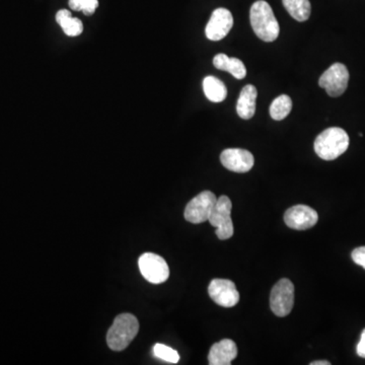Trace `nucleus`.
<instances>
[{
  "label": "nucleus",
  "instance_id": "16",
  "mask_svg": "<svg viewBox=\"0 0 365 365\" xmlns=\"http://www.w3.org/2000/svg\"><path fill=\"white\" fill-rule=\"evenodd\" d=\"M203 91L206 98L213 103L224 102L227 96L226 84L214 77H207L204 79Z\"/></svg>",
  "mask_w": 365,
  "mask_h": 365
},
{
  "label": "nucleus",
  "instance_id": "8",
  "mask_svg": "<svg viewBox=\"0 0 365 365\" xmlns=\"http://www.w3.org/2000/svg\"><path fill=\"white\" fill-rule=\"evenodd\" d=\"M348 82V70L342 63L333 64L319 79L320 87L325 89L328 95L333 98L343 95L347 89Z\"/></svg>",
  "mask_w": 365,
  "mask_h": 365
},
{
  "label": "nucleus",
  "instance_id": "11",
  "mask_svg": "<svg viewBox=\"0 0 365 365\" xmlns=\"http://www.w3.org/2000/svg\"><path fill=\"white\" fill-rule=\"evenodd\" d=\"M233 26V18L231 11L226 8H217L211 15L205 35L210 41H220L226 38Z\"/></svg>",
  "mask_w": 365,
  "mask_h": 365
},
{
  "label": "nucleus",
  "instance_id": "4",
  "mask_svg": "<svg viewBox=\"0 0 365 365\" xmlns=\"http://www.w3.org/2000/svg\"><path fill=\"white\" fill-rule=\"evenodd\" d=\"M231 209L233 203L227 196H220L217 198L213 210L211 211L208 222L211 226L217 229V238L219 240H229L235 233L233 219H231Z\"/></svg>",
  "mask_w": 365,
  "mask_h": 365
},
{
  "label": "nucleus",
  "instance_id": "2",
  "mask_svg": "<svg viewBox=\"0 0 365 365\" xmlns=\"http://www.w3.org/2000/svg\"><path fill=\"white\" fill-rule=\"evenodd\" d=\"M349 142L345 130L339 127L328 128L314 140V151L322 160H334L347 151Z\"/></svg>",
  "mask_w": 365,
  "mask_h": 365
},
{
  "label": "nucleus",
  "instance_id": "14",
  "mask_svg": "<svg viewBox=\"0 0 365 365\" xmlns=\"http://www.w3.org/2000/svg\"><path fill=\"white\" fill-rule=\"evenodd\" d=\"M258 91L256 87L252 84H248L241 91L238 104H236V112L238 116L243 120H249L256 113V101Z\"/></svg>",
  "mask_w": 365,
  "mask_h": 365
},
{
  "label": "nucleus",
  "instance_id": "23",
  "mask_svg": "<svg viewBox=\"0 0 365 365\" xmlns=\"http://www.w3.org/2000/svg\"><path fill=\"white\" fill-rule=\"evenodd\" d=\"M357 351L358 357L365 358V329L362 331L359 343L357 344Z\"/></svg>",
  "mask_w": 365,
  "mask_h": 365
},
{
  "label": "nucleus",
  "instance_id": "19",
  "mask_svg": "<svg viewBox=\"0 0 365 365\" xmlns=\"http://www.w3.org/2000/svg\"><path fill=\"white\" fill-rule=\"evenodd\" d=\"M153 355L158 359H162L165 362H169V364H178L179 360H180V355H179L178 351L165 345V344H155L153 346Z\"/></svg>",
  "mask_w": 365,
  "mask_h": 365
},
{
  "label": "nucleus",
  "instance_id": "15",
  "mask_svg": "<svg viewBox=\"0 0 365 365\" xmlns=\"http://www.w3.org/2000/svg\"><path fill=\"white\" fill-rule=\"evenodd\" d=\"M213 65L219 70L227 71L236 79H245L247 75L245 64L240 59L229 58L226 54H217L213 59Z\"/></svg>",
  "mask_w": 365,
  "mask_h": 365
},
{
  "label": "nucleus",
  "instance_id": "5",
  "mask_svg": "<svg viewBox=\"0 0 365 365\" xmlns=\"http://www.w3.org/2000/svg\"><path fill=\"white\" fill-rule=\"evenodd\" d=\"M293 305H295V286L289 279H280L271 290V311L275 316L284 318L291 313Z\"/></svg>",
  "mask_w": 365,
  "mask_h": 365
},
{
  "label": "nucleus",
  "instance_id": "6",
  "mask_svg": "<svg viewBox=\"0 0 365 365\" xmlns=\"http://www.w3.org/2000/svg\"><path fill=\"white\" fill-rule=\"evenodd\" d=\"M140 273L153 284L164 283L169 276V268L162 257L153 252H144L139 260Z\"/></svg>",
  "mask_w": 365,
  "mask_h": 365
},
{
  "label": "nucleus",
  "instance_id": "1",
  "mask_svg": "<svg viewBox=\"0 0 365 365\" xmlns=\"http://www.w3.org/2000/svg\"><path fill=\"white\" fill-rule=\"evenodd\" d=\"M250 20L255 34L264 42H273L278 38L279 24L268 2H255L250 11Z\"/></svg>",
  "mask_w": 365,
  "mask_h": 365
},
{
  "label": "nucleus",
  "instance_id": "21",
  "mask_svg": "<svg viewBox=\"0 0 365 365\" xmlns=\"http://www.w3.org/2000/svg\"><path fill=\"white\" fill-rule=\"evenodd\" d=\"M98 6V0H70L71 9L82 11L86 15H93Z\"/></svg>",
  "mask_w": 365,
  "mask_h": 365
},
{
  "label": "nucleus",
  "instance_id": "10",
  "mask_svg": "<svg viewBox=\"0 0 365 365\" xmlns=\"http://www.w3.org/2000/svg\"><path fill=\"white\" fill-rule=\"evenodd\" d=\"M286 226L295 231H305L316 226L319 220L318 212L307 205H295L284 213Z\"/></svg>",
  "mask_w": 365,
  "mask_h": 365
},
{
  "label": "nucleus",
  "instance_id": "20",
  "mask_svg": "<svg viewBox=\"0 0 365 365\" xmlns=\"http://www.w3.org/2000/svg\"><path fill=\"white\" fill-rule=\"evenodd\" d=\"M62 31L68 37H77L84 32V25L82 20L77 18H73L72 15L64 18L60 23Z\"/></svg>",
  "mask_w": 365,
  "mask_h": 365
},
{
  "label": "nucleus",
  "instance_id": "18",
  "mask_svg": "<svg viewBox=\"0 0 365 365\" xmlns=\"http://www.w3.org/2000/svg\"><path fill=\"white\" fill-rule=\"evenodd\" d=\"M293 110V101L290 96L286 95L279 96L273 101L270 105V116L276 121L286 119Z\"/></svg>",
  "mask_w": 365,
  "mask_h": 365
},
{
  "label": "nucleus",
  "instance_id": "7",
  "mask_svg": "<svg viewBox=\"0 0 365 365\" xmlns=\"http://www.w3.org/2000/svg\"><path fill=\"white\" fill-rule=\"evenodd\" d=\"M217 197L211 191H203L187 204L184 217L191 224H199L207 222L213 210Z\"/></svg>",
  "mask_w": 365,
  "mask_h": 365
},
{
  "label": "nucleus",
  "instance_id": "17",
  "mask_svg": "<svg viewBox=\"0 0 365 365\" xmlns=\"http://www.w3.org/2000/svg\"><path fill=\"white\" fill-rule=\"evenodd\" d=\"M284 8L297 22H305L311 17V2L309 0H282Z\"/></svg>",
  "mask_w": 365,
  "mask_h": 365
},
{
  "label": "nucleus",
  "instance_id": "13",
  "mask_svg": "<svg viewBox=\"0 0 365 365\" xmlns=\"http://www.w3.org/2000/svg\"><path fill=\"white\" fill-rule=\"evenodd\" d=\"M238 357V347L233 340L224 339L211 347L208 354L210 365H229Z\"/></svg>",
  "mask_w": 365,
  "mask_h": 365
},
{
  "label": "nucleus",
  "instance_id": "22",
  "mask_svg": "<svg viewBox=\"0 0 365 365\" xmlns=\"http://www.w3.org/2000/svg\"><path fill=\"white\" fill-rule=\"evenodd\" d=\"M351 256H352V260L354 261L355 264L361 266L365 269V247L357 248L352 252Z\"/></svg>",
  "mask_w": 365,
  "mask_h": 365
},
{
  "label": "nucleus",
  "instance_id": "3",
  "mask_svg": "<svg viewBox=\"0 0 365 365\" xmlns=\"http://www.w3.org/2000/svg\"><path fill=\"white\" fill-rule=\"evenodd\" d=\"M139 331V322L134 314H119L108 331V346L113 351H123L137 336Z\"/></svg>",
  "mask_w": 365,
  "mask_h": 365
},
{
  "label": "nucleus",
  "instance_id": "12",
  "mask_svg": "<svg viewBox=\"0 0 365 365\" xmlns=\"http://www.w3.org/2000/svg\"><path fill=\"white\" fill-rule=\"evenodd\" d=\"M220 162L226 169L235 173H248L254 167V155L247 149L227 148L220 155Z\"/></svg>",
  "mask_w": 365,
  "mask_h": 365
},
{
  "label": "nucleus",
  "instance_id": "9",
  "mask_svg": "<svg viewBox=\"0 0 365 365\" xmlns=\"http://www.w3.org/2000/svg\"><path fill=\"white\" fill-rule=\"evenodd\" d=\"M208 293L211 300L220 307H233L240 302L236 284L229 279H213L209 284Z\"/></svg>",
  "mask_w": 365,
  "mask_h": 365
},
{
  "label": "nucleus",
  "instance_id": "24",
  "mask_svg": "<svg viewBox=\"0 0 365 365\" xmlns=\"http://www.w3.org/2000/svg\"><path fill=\"white\" fill-rule=\"evenodd\" d=\"M330 362L327 360H319V361L312 362L311 365H330Z\"/></svg>",
  "mask_w": 365,
  "mask_h": 365
}]
</instances>
